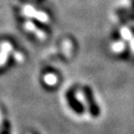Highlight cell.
<instances>
[{"label":"cell","mask_w":134,"mask_h":134,"mask_svg":"<svg viewBox=\"0 0 134 134\" xmlns=\"http://www.w3.org/2000/svg\"><path fill=\"white\" fill-rule=\"evenodd\" d=\"M132 6H133V8H134V0H132Z\"/></svg>","instance_id":"obj_5"},{"label":"cell","mask_w":134,"mask_h":134,"mask_svg":"<svg viewBox=\"0 0 134 134\" xmlns=\"http://www.w3.org/2000/svg\"><path fill=\"white\" fill-rule=\"evenodd\" d=\"M46 81H47L48 83H50V85H53V83H55V82L57 81V80H56V77H55L50 76V77H46Z\"/></svg>","instance_id":"obj_3"},{"label":"cell","mask_w":134,"mask_h":134,"mask_svg":"<svg viewBox=\"0 0 134 134\" xmlns=\"http://www.w3.org/2000/svg\"><path fill=\"white\" fill-rule=\"evenodd\" d=\"M83 92H85V96L86 99L88 103V108H90V112L91 113L92 116H98L99 115V107L96 104V100L93 98V94H92V91L90 86H85L83 87Z\"/></svg>","instance_id":"obj_1"},{"label":"cell","mask_w":134,"mask_h":134,"mask_svg":"<svg viewBox=\"0 0 134 134\" xmlns=\"http://www.w3.org/2000/svg\"><path fill=\"white\" fill-rule=\"evenodd\" d=\"M68 100H69L70 105L72 106V108L75 110L77 113H82V112H83V106L81 105V102L75 97V96L72 94V91H70V92L68 93Z\"/></svg>","instance_id":"obj_2"},{"label":"cell","mask_w":134,"mask_h":134,"mask_svg":"<svg viewBox=\"0 0 134 134\" xmlns=\"http://www.w3.org/2000/svg\"><path fill=\"white\" fill-rule=\"evenodd\" d=\"M3 115H2V113H1V110H0V134H1V132H2V134H3Z\"/></svg>","instance_id":"obj_4"},{"label":"cell","mask_w":134,"mask_h":134,"mask_svg":"<svg viewBox=\"0 0 134 134\" xmlns=\"http://www.w3.org/2000/svg\"><path fill=\"white\" fill-rule=\"evenodd\" d=\"M132 33H133V34H134V28H133V29H132Z\"/></svg>","instance_id":"obj_6"}]
</instances>
